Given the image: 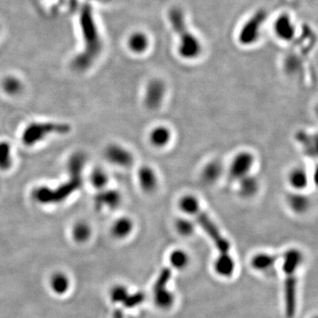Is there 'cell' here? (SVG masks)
<instances>
[{
    "instance_id": "1",
    "label": "cell",
    "mask_w": 318,
    "mask_h": 318,
    "mask_svg": "<svg viewBox=\"0 0 318 318\" xmlns=\"http://www.w3.org/2000/svg\"><path fill=\"white\" fill-rule=\"evenodd\" d=\"M86 164V157L82 152L73 154L68 161L69 179L58 188H50L42 186L35 188L32 193V197L35 202L47 205L62 203L67 199L74 192L79 190L82 186V169Z\"/></svg>"
},
{
    "instance_id": "2",
    "label": "cell",
    "mask_w": 318,
    "mask_h": 318,
    "mask_svg": "<svg viewBox=\"0 0 318 318\" xmlns=\"http://www.w3.org/2000/svg\"><path fill=\"white\" fill-rule=\"evenodd\" d=\"M302 259L298 250H288L284 256V271L287 274L286 279V309L288 318H292L295 313V295H296V279L295 273Z\"/></svg>"
},
{
    "instance_id": "3",
    "label": "cell",
    "mask_w": 318,
    "mask_h": 318,
    "mask_svg": "<svg viewBox=\"0 0 318 318\" xmlns=\"http://www.w3.org/2000/svg\"><path fill=\"white\" fill-rule=\"evenodd\" d=\"M71 127L66 123L33 122L29 124L22 134V142L27 146H33L51 134L69 133Z\"/></svg>"
},
{
    "instance_id": "4",
    "label": "cell",
    "mask_w": 318,
    "mask_h": 318,
    "mask_svg": "<svg viewBox=\"0 0 318 318\" xmlns=\"http://www.w3.org/2000/svg\"><path fill=\"white\" fill-rule=\"evenodd\" d=\"M195 216L200 226L203 227V230L207 233L208 235L214 242L215 245L220 251V253L228 254V250L230 249L229 242L223 237L218 227L211 220V218L202 210H200Z\"/></svg>"
},
{
    "instance_id": "5",
    "label": "cell",
    "mask_w": 318,
    "mask_h": 318,
    "mask_svg": "<svg viewBox=\"0 0 318 318\" xmlns=\"http://www.w3.org/2000/svg\"><path fill=\"white\" fill-rule=\"evenodd\" d=\"M254 165L253 155L247 151H242L236 155L230 166V176L234 180H240L249 175Z\"/></svg>"
},
{
    "instance_id": "6",
    "label": "cell",
    "mask_w": 318,
    "mask_h": 318,
    "mask_svg": "<svg viewBox=\"0 0 318 318\" xmlns=\"http://www.w3.org/2000/svg\"><path fill=\"white\" fill-rule=\"evenodd\" d=\"M105 157L113 165L129 167L133 165L134 157L129 150L119 144H110L105 149Z\"/></svg>"
},
{
    "instance_id": "7",
    "label": "cell",
    "mask_w": 318,
    "mask_h": 318,
    "mask_svg": "<svg viewBox=\"0 0 318 318\" xmlns=\"http://www.w3.org/2000/svg\"><path fill=\"white\" fill-rule=\"evenodd\" d=\"M165 94V86L160 80H152L146 88L144 102L150 110L157 109L161 105Z\"/></svg>"
},
{
    "instance_id": "8",
    "label": "cell",
    "mask_w": 318,
    "mask_h": 318,
    "mask_svg": "<svg viewBox=\"0 0 318 318\" xmlns=\"http://www.w3.org/2000/svg\"><path fill=\"white\" fill-rule=\"evenodd\" d=\"M121 202L120 193L113 189H107L99 191L94 198V203L97 210H102L103 208L116 209Z\"/></svg>"
},
{
    "instance_id": "9",
    "label": "cell",
    "mask_w": 318,
    "mask_h": 318,
    "mask_svg": "<svg viewBox=\"0 0 318 318\" xmlns=\"http://www.w3.org/2000/svg\"><path fill=\"white\" fill-rule=\"evenodd\" d=\"M50 288L54 295L58 296L65 295L71 288V280L65 272H56L50 276Z\"/></svg>"
},
{
    "instance_id": "10",
    "label": "cell",
    "mask_w": 318,
    "mask_h": 318,
    "mask_svg": "<svg viewBox=\"0 0 318 318\" xmlns=\"http://www.w3.org/2000/svg\"><path fill=\"white\" fill-rule=\"evenodd\" d=\"M179 51L182 58L191 59L196 58L199 55L201 52V45L195 36L192 35H182Z\"/></svg>"
},
{
    "instance_id": "11",
    "label": "cell",
    "mask_w": 318,
    "mask_h": 318,
    "mask_svg": "<svg viewBox=\"0 0 318 318\" xmlns=\"http://www.w3.org/2000/svg\"><path fill=\"white\" fill-rule=\"evenodd\" d=\"M138 180L141 188L144 192L151 193L157 188V174L150 166L145 165L139 169Z\"/></svg>"
},
{
    "instance_id": "12",
    "label": "cell",
    "mask_w": 318,
    "mask_h": 318,
    "mask_svg": "<svg viewBox=\"0 0 318 318\" xmlns=\"http://www.w3.org/2000/svg\"><path fill=\"white\" fill-rule=\"evenodd\" d=\"M134 228L133 222L129 218H119L111 226V234L117 239L126 238L130 234Z\"/></svg>"
},
{
    "instance_id": "13",
    "label": "cell",
    "mask_w": 318,
    "mask_h": 318,
    "mask_svg": "<svg viewBox=\"0 0 318 318\" xmlns=\"http://www.w3.org/2000/svg\"><path fill=\"white\" fill-rule=\"evenodd\" d=\"M150 142L155 147L162 148L168 144L171 140V132L166 127L159 126L151 131L150 135Z\"/></svg>"
},
{
    "instance_id": "14",
    "label": "cell",
    "mask_w": 318,
    "mask_h": 318,
    "mask_svg": "<svg viewBox=\"0 0 318 318\" xmlns=\"http://www.w3.org/2000/svg\"><path fill=\"white\" fill-rule=\"evenodd\" d=\"M91 227L88 223L79 221L73 226L72 229V237L76 243L82 244L88 242L89 238L91 237Z\"/></svg>"
},
{
    "instance_id": "15",
    "label": "cell",
    "mask_w": 318,
    "mask_h": 318,
    "mask_svg": "<svg viewBox=\"0 0 318 318\" xmlns=\"http://www.w3.org/2000/svg\"><path fill=\"white\" fill-rule=\"evenodd\" d=\"M289 183L295 190H303L309 184V176L303 168H295L289 173Z\"/></svg>"
},
{
    "instance_id": "16",
    "label": "cell",
    "mask_w": 318,
    "mask_h": 318,
    "mask_svg": "<svg viewBox=\"0 0 318 318\" xmlns=\"http://www.w3.org/2000/svg\"><path fill=\"white\" fill-rule=\"evenodd\" d=\"M239 190L242 196L250 197L257 194L259 188V183L256 177L252 175H247L239 180Z\"/></svg>"
},
{
    "instance_id": "17",
    "label": "cell",
    "mask_w": 318,
    "mask_h": 318,
    "mask_svg": "<svg viewBox=\"0 0 318 318\" xmlns=\"http://www.w3.org/2000/svg\"><path fill=\"white\" fill-rule=\"evenodd\" d=\"M288 205L297 213H303L310 206V199L302 193L296 192L288 196Z\"/></svg>"
},
{
    "instance_id": "18",
    "label": "cell",
    "mask_w": 318,
    "mask_h": 318,
    "mask_svg": "<svg viewBox=\"0 0 318 318\" xmlns=\"http://www.w3.org/2000/svg\"><path fill=\"white\" fill-rule=\"evenodd\" d=\"M223 167L220 163L217 161L211 162L209 163L203 171V180H205L207 183H212L221 176Z\"/></svg>"
},
{
    "instance_id": "19",
    "label": "cell",
    "mask_w": 318,
    "mask_h": 318,
    "mask_svg": "<svg viewBox=\"0 0 318 318\" xmlns=\"http://www.w3.org/2000/svg\"><path fill=\"white\" fill-rule=\"evenodd\" d=\"M234 263L228 254H221L216 263V270L222 276H230L234 272Z\"/></svg>"
},
{
    "instance_id": "20",
    "label": "cell",
    "mask_w": 318,
    "mask_h": 318,
    "mask_svg": "<svg viewBox=\"0 0 318 318\" xmlns=\"http://www.w3.org/2000/svg\"><path fill=\"white\" fill-rule=\"evenodd\" d=\"M180 207L187 214L195 215L201 210L199 201L196 196L188 195L180 199Z\"/></svg>"
},
{
    "instance_id": "21",
    "label": "cell",
    "mask_w": 318,
    "mask_h": 318,
    "mask_svg": "<svg viewBox=\"0 0 318 318\" xmlns=\"http://www.w3.org/2000/svg\"><path fill=\"white\" fill-rule=\"evenodd\" d=\"M12 164L11 145L7 142H0V169L6 171Z\"/></svg>"
},
{
    "instance_id": "22",
    "label": "cell",
    "mask_w": 318,
    "mask_h": 318,
    "mask_svg": "<svg viewBox=\"0 0 318 318\" xmlns=\"http://www.w3.org/2000/svg\"><path fill=\"white\" fill-rule=\"evenodd\" d=\"M275 29L277 34L282 39H291L293 36L294 27L287 17H282L277 21Z\"/></svg>"
},
{
    "instance_id": "23",
    "label": "cell",
    "mask_w": 318,
    "mask_h": 318,
    "mask_svg": "<svg viewBox=\"0 0 318 318\" xmlns=\"http://www.w3.org/2000/svg\"><path fill=\"white\" fill-rule=\"evenodd\" d=\"M148 45V39L142 34H135L129 39V47L135 53H142L145 51Z\"/></svg>"
},
{
    "instance_id": "24",
    "label": "cell",
    "mask_w": 318,
    "mask_h": 318,
    "mask_svg": "<svg viewBox=\"0 0 318 318\" xmlns=\"http://www.w3.org/2000/svg\"><path fill=\"white\" fill-rule=\"evenodd\" d=\"M276 257L267 255V254H260L255 257L252 260V265L254 268L257 270H266L269 267H271L275 262H276Z\"/></svg>"
},
{
    "instance_id": "25",
    "label": "cell",
    "mask_w": 318,
    "mask_h": 318,
    "mask_svg": "<svg viewBox=\"0 0 318 318\" xmlns=\"http://www.w3.org/2000/svg\"><path fill=\"white\" fill-rule=\"evenodd\" d=\"M90 181L95 188L102 190L107 185L108 175L103 169L96 168L90 175Z\"/></svg>"
},
{
    "instance_id": "26",
    "label": "cell",
    "mask_w": 318,
    "mask_h": 318,
    "mask_svg": "<svg viewBox=\"0 0 318 318\" xmlns=\"http://www.w3.org/2000/svg\"><path fill=\"white\" fill-rule=\"evenodd\" d=\"M3 88L4 92L10 96H16L21 91V82L15 77H7L3 81Z\"/></svg>"
},
{
    "instance_id": "27",
    "label": "cell",
    "mask_w": 318,
    "mask_h": 318,
    "mask_svg": "<svg viewBox=\"0 0 318 318\" xmlns=\"http://www.w3.org/2000/svg\"><path fill=\"white\" fill-rule=\"evenodd\" d=\"M129 295L127 288L123 286H115L110 291V299L111 303H122Z\"/></svg>"
},
{
    "instance_id": "28",
    "label": "cell",
    "mask_w": 318,
    "mask_h": 318,
    "mask_svg": "<svg viewBox=\"0 0 318 318\" xmlns=\"http://www.w3.org/2000/svg\"><path fill=\"white\" fill-rule=\"evenodd\" d=\"M171 270L168 268H165L162 271L160 275L157 279V282L155 284V287H154V293H157V292L162 291L165 289V287L167 285L170 278H171Z\"/></svg>"
},
{
    "instance_id": "29",
    "label": "cell",
    "mask_w": 318,
    "mask_h": 318,
    "mask_svg": "<svg viewBox=\"0 0 318 318\" xmlns=\"http://www.w3.org/2000/svg\"><path fill=\"white\" fill-rule=\"evenodd\" d=\"M155 301L157 305L163 308H167L173 303V296L169 292L164 289L162 291L155 293Z\"/></svg>"
},
{
    "instance_id": "30",
    "label": "cell",
    "mask_w": 318,
    "mask_h": 318,
    "mask_svg": "<svg viewBox=\"0 0 318 318\" xmlns=\"http://www.w3.org/2000/svg\"><path fill=\"white\" fill-rule=\"evenodd\" d=\"M171 262L173 264L174 267L176 268H182L188 263V257L187 255L181 251V250H177L172 253L171 256Z\"/></svg>"
},
{
    "instance_id": "31",
    "label": "cell",
    "mask_w": 318,
    "mask_h": 318,
    "mask_svg": "<svg viewBox=\"0 0 318 318\" xmlns=\"http://www.w3.org/2000/svg\"><path fill=\"white\" fill-rule=\"evenodd\" d=\"M143 300H144V295L142 293H136L134 295H127V298L122 303L124 307L131 309V308L138 306L139 304H141L143 302Z\"/></svg>"
},
{
    "instance_id": "32",
    "label": "cell",
    "mask_w": 318,
    "mask_h": 318,
    "mask_svg": "<svg viewBox=\"0 0 318 318\" xmlns=\"http://www.w3.org/2000/svg\"><path fill=\"white\" fill-rule=\"evenodd\" d=\"M177 230L183 235H189L194 231V225L188 219H180L176 223Z\"/></svg>"
},
{
    "instance_id": "33",
    "label": "cell",
    "mask_w": 318,
    "mask_h": 318,
    "mask_svg": "<svg viewBox=\"0 0 318 318\" xmlns=\"http://www.w3.org/2000/svg\"><path fill=\"white\" fill-rule=\"evenodd\" d=\"M112 318H124L122 311L120 310H116L114 313L112 315Z\"/></svg>"
}]
</instances>
